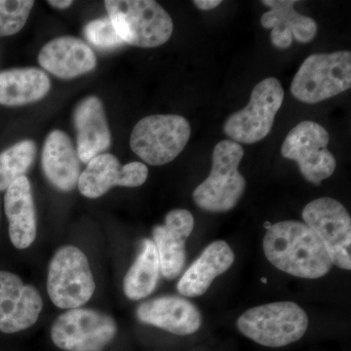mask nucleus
<instances>
[{
  "label": "nucleus",
  "instance_id": "1",
  "mask_svg": "<svg viewBox=\"0 0 351 351\" xmlns=\"http://www.w3.org/2000/svg\"><path fill=\"white\" fill-rule=\"evenodd\" d=\"M263 252L272 265L290 276L317 279L332 269V261L319 237L304 223L285 221L270 226Z\"/></svg>",
  "mask_w": 351,
  "mask_h": 351
},
{
  "label": "nucleus",
  "instance_id": "2",
  "mask_svg": "<svg viewBox=\"0 0 351 351\" xmlns=\"http://www.w3.org/2000/svg\"><path fill=\"white\" fill-rule=\"evenodd\" d=\"M108 18L124 43L154 48L169 40L172 18L154 0H106Z\"/></svg>",
  "mask_w": 351,
  "mask_h": 351
},
{
  "label": "nucleus",
  "instance_id": "3",
  "mask_svg": "<svg viewBox=\"0 0 351 351\" xmlns=\"http://www.w3.org/2000/svg\"><path fill=\"white\" fill-rule=\"evenodd\" d=\"M243 156V147L233 141L216 145L211 172L193 191V200L200 209L223 213L239 204L246 189V180L239 170Z\"/></svg>",
  "mask_w": 351,
  "mask_h": 351
},
{
  "label": "nucleus",
  "instance_id": "4",
  "mask_svg": "<svg viewBox=\"0 0 351 351\" xmlns=\"http://www.w3.org/2000/svg\"><path fill=\"white\" fill-rule=\"evenodd\" d=\"M308 316L299 304L276 302L252 307L237 319L242 335L267 348H283L300 341L308 328Z\"/></svg>",
  "mask_w": 351,
  "mask_h": 351
},
{
  "label": "nucleus",
  "instance_id": "5",
  "mask_svg": "<svg viewBox=\"0 0 351 351\" xmlns=\"http://www.w3.org/2000/svg\"><path fill=\"white\" fill-rule=\"evenodd\" d=\"M350 87V51H336L307 57L293 78L291 93L302 103L317 104Z\"/></svg>",
  "mask_w": 351,
  "mask_h": 351
},
{
  "label": "nucleus",
  "instance_id": "6",
  "mask_svg": "<svg viewBox=\"0 0 351 351\" xmlns=\"http://www.w3.org/2000/svg\"><path fill=\"white\" fill-rule=\"evenodd\" d=\"M191 134V124L182 115H149L134 127L130 147L145 163L164 165L184 151Z\"/></svg>",
  "mask_w": 351,
  "mask_h": 351
},
{
  "label": "nucleus",
  "instance_id": "7",
  "mask_svg": "<svg viewBox=\"0 0 351 351\" xmlns=\"http://www.w3.org/2000/svg\"><path fill=\"white\" fill-rule=\"evenodd\" d=\"M96 289L86 255L66 245L53 256L48 267L47 292L55 306L75 309L86 304Z\"/></svg>",
  "mask_w": 351,
  "mask_h": 351
},
{
  "label": "nucleus",
  "instance_id": "8",
  "mask_svg": "<svg viewBox=\"0 0 351 351\" xmlns=\"http://www.w3.org/2000/svg\"><path fill=\"white\" fill-rule=\"evenodd\" d=\"M284 101V89L276 78L258 82L243 110L232 113L223 124V132L237 144H255L271 131Z\"/></svg>",
  "mask_w": 351,
  "mask_h": 351
},
{
  "label": "nucleus",
  "instance_id": "9",
  "mask_svg": "<svg viewBox=\"0 0 351 351\" xmlns=\"http://www.w3.org/2000/svg\"><path fill=\"white\" fill-rule=\"evenodd\" d=\"M117 334L112 316L82 307L61 314L51 328L53 343L64 351H103Z\"/></svg>",
  "mask_w": 351,
  "mask_h": 351
},
{
  "label": "nucleus",
  "instance_id": "10",
  "mask_svg": "<svg viewBox=\"0 0 351 351\" xmlns=\"http://www.w3.org/2000/svg\"><path fill=\"white\" fill-rule=\"evenodd\" d=\"M329 142L330 135L324 127L306 120L289 132L281 154L298 163L306 181L320 184L334 174L337 167L336 158L327 149Z\"/></svg>",
  "mask_w": 351,
  "mask_h": 351
},
{
  "label": "nucleus",
  "instance_id": "11",
  "mask_svg": "<svg viewBox=\"0 0 351 351\" xmlns=\"http://www.w3.org/2000/svg\"><path fill=\"white\" fill-rule=\"evenodd\" d=\"M304 223L319 237L339 269H351V218L339 201L330 197L314 199L302 210Z\"/></svg>",
  "mask_w": 351,
  "mask_h": 351
},
{
  "label": "nucleus",
  "instance_id": "12",
  "mask_svg": "<svg viewBox=\"0 0 351 351\" xmlns=\"http://www.w3.org/2000/svg\"><path fill=\"white\" fill-rule=\"evenodd\" d=\"M149 169L144 163L134 161L121 165L112 154L94 157L78 179L80 193L90 199H96L114 186L138 188L147 181Z\"/></svg>",
  "mask_w": 351,
  "mask_h": 351
},
{
  "label": "nucleus",
  "instance_id": "13",
  "mask_svg": "<svg viewBox=\"0 0 351 351\" xmlns=\"http://www.w3.org/2000/svg\"><path fill=\"white\" fill-rule=\"evenodd\" d=\"M43 308L40 294L11 272L0 270V332L14 334L38 322Z\"/></svg>",
  "mask_w": 351,
  "mask_h": 351
},
{
  "label": "nucleus",
  "instance_id": "14",
  "mask_svg": "<svg viewBox=\"0 0 351 351\" xmlns=\"http://www.w3.org/2000/svg\"><path fill=\"white\" fill-rule=\"evenodd\" d=\"M195 219L186 209H174L166 215L164 225L152 228V241L156 245L164 278H177L186 260V242L193 233Z\"/></svg>",
  "mask_w": 351,
  "mask_h": 351
},
{
  "label": "nucleus",
  "instance_id": "15",
  "mask_svg": "<svg viewBox=\"0 0 351 351\" xmlns=\"http://www.w3.org/2000/svg\"><path fill=\"white\" fill-rule=\"evenodd\" d=\"M136 315L141 322L178 336L195 334L202 324L199 309L184 298L162 295L138 304Z\"/></svg>",
  "mask_w": 351,
  "mask_h": 351
},
{
  "label": "nucleus",
  "instance_id": "16",
  "mask_svg": "<svg viewBox=\"0 0 351 351\" xmlns=\"http://www.w3.org/2000/svg\"><path fill=\"white\" fill-rule=\"evenodd\" d=\"M38 63L51 75L61 80H73L93 71L97 66V57L82 39L60 36L41 48Z\"/></svg>",
  "mask_w": 351,
  "mask_h": 351
},
{
  "label": "nucleus",
  "instance_id": "17",
  "mask_svg": "<svg viewBox=\"0 0 351 351\" xmlns=\"http://www.w3.org/2000/svg\"><path fill=\"white\" fill-rule=\"evenodd\" d=\"M73 124L77 134L76 151L83 163L90 162L110 149L112 133L103 103L98 97H86L77 104L73 112Z\"/></svg>",
  "mask_w": 351,
  "mask_h": 351
},
{
  "label": "nucleus",
  "instance_id": "18",
  "mask_svg": "<svg viewBox=\"0 0 351 351\" xmlns=\"http://www.w3.org/2000/svg\"><path fill=\"white\" fill-rule=\"evenodd\" d=\"M269 11L261 18L265 29H272L271 43L279 49H287L295 38L298 43H308L317 34V23L311 17L298 13L295 0H263Z\"/></svg>",
  "mask_w": 351,
  "mask_h": 351
},
{
  "label": "nucleus",
  "instance_id": "19",
  "mask_svg": "<svg viewBox=\"0 0 351 351\" xmlns=\"http://www.w3.org/2000/svg\"><path fill=\"white\" fill-rule=\"evenodd\" d=\"M41 166L48 182L63 193L77 186L80 159L68 134L53 130L44 142Z\"/></svg>",
  "mask_w": 351,
  "mask_h": 351
},
{
  "label": "nucleus",
  "instance_id": "20",
  "mask_svg": "<svg viewBox=\"0 0 351 351\" xmlns=\"http://www.w3.org/2000/svg\"><path fill=\"white\" fill-rule=\"evenodd\" d=\"M4 211L14 247L20 250L29 248L36 239L38 225L32 184L25 176L16 180L6 189Z\"/></svg>",
  "mask_w": 351,
  "mask_h": 351
},
{
  "label": "nucleus",
  "instance_id": "21",
  "mask_svg": "<svg viewBox=\"0 0 351 351\" xmlns=\"http://www.w3.org/2000/svg\"><path fill=\"white\" fill-rule=\"evenodd\" d=\"M234 260V253L226 241L212 242L182 274L177 284L178 292L189 298L204 295L214 279L228 271Z\"/></svg>",
  "mask_w": 351,
  "mask_h": 351
},
{
  "label": "nucleus",
  "instance_id": "22",
  "mask_svg": "<svg viewBox=\"0 0 351 351\" xmlns=\"http://www.w3.org/2000/svg\"><path fill=\"white\" fill-rule=\"evenodd\" d=\"M50 89L49 76L39 69H10L0 73V105L5 107L36 103Z\"/></svg>",
  "mask_w": 351,
  "mask_h": 351
},
{
  "label": "nucleus",
  "instance_id": "23",
  "mask_svg": "<svg viewBox=\"0 0 351 351\" xmlns=\"http://www.w3.org/2000/svg\"><path fill=\"white\" fill-rule=\"evenodd\" d=\"M160 274L156 245L151 239L143 240L140 253L124 277V294L132 301L149 297L156 290Z\"/></svg>",
  "mask_w": 351,
  "mask_h": 351
},
{
  "label": "nucleus",
  "instance_id": "24",
  "mask_svg": "<svg viewBox=\"0 0 351 351\" xmlns=\"http://www.w3.org/2000/svg\"><path fill=\"white\" fill-rule=\"evenodd\" d=\"M36 143L24 140L0 154V191H6L16 180L27 174L36 160Z\"/></svg>",
  "mask_w": 351,
  "mask_h": 351
},
{
  "label": "nucleus",
  "instance_id": "25",
  "mask_svg": "<svg viewBox=\"0 0 351 351\" xmlns=\"http://www.w3.org/2000/svg\"><path fill=\"white\" fill-rule=\"evenodd\" d=\"M32 0H0V38L18 34L29 19Z\"/></svg>",
  "mask_w": 351,
  "mask_h": 351
},
{
  "label": "nucleus",
  "instance_id": "26",
  "mask_svg": "<svg viewBox=\"0 0 351 351\" xmlns=\"http://www.w3.org/2000/svg\"><path fill=\"white\" fill-rule=\"evenodd\" d=\"M83 32L87 40L99 49H115L124 44L108 17L91 21L85 25Z\"/></svg>",
  "mask_w": 351,
  "mask_h": 351
},
{
  "label": "nucleus",
  "instance_id": "27",
  "mask_svg": "<svg viewBox=\"0 0 351 351\" xmlns=\"http://www.w3.org/2000/svg\"><path fill=\"white\" fill-rule=\"evenodd\" d=\"M221 3V0H195L193 1V4L202 11L213 10Z\"/></svg>",
  "mask_w": 351,
  "mask_h": 351
},
{
  "label": "nucleus",
  "instance_id": "28",
  "mask_svg": "<svg viewBox=\"0 0 351 351\" xmlns=\"http://www.w3.org/2000/svg\"><path fill=\"white\" fill-rule=\"evenodd\" d=\"M47 3L62 10V9H66L73 5V1L71 0H50V1H47Z\"/></svg>",
  "mask_w": 351,
  "mask_h": 351
},
{
  "label": "nucleus",
  "instance_id": "29",
  "mask_svg": "<svg viewBox=\"0 0 351 351\" xmlns=\"http://www.w3.org/2000/svg\"><path fill=\"white\" fill-rule=\"evenodd\" d=\"M263 283L267 282V279L263 278Z\"/></svg>",
  "mask_w": 351,
  "mask_h": 351
}]
</instances>
